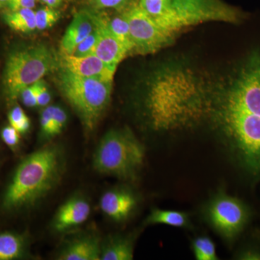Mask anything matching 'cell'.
Segmentation results:
<instances>
[{
  "instance_id": "cell-1",
  "label": "cell",
  "mask_w": 260,
  "mask_h": 260,
  "mask_svg": "<svg viewBox=\"0 0 260 260\" xmlns=\"http://www.w3.org/2000/svg\"><path fill=\"white\" fill-rule=\"evenodd\" d=\"M64 154L57 145H49L34 152L17 167L3 197V208L17 210L34 205L61 180Z\"/></svg>"
},
{
  "instance_id": "cell-2",
  "label": "cell",
  "mask_w": 260,
  "mask_h": 260,
  "mask_svg": "<svg viewBox=\"0 0 260 260\" xmlns=\"http://www.w3.org/2000/svg\"><path fill=\"white\" fill-rule=\"evenodd\" d=\"M55 83L87 132H92L111 102L113 81L84 78L58 68Z\"/></svg>"
},
{
  "instance_id": "cell-3",
  "label": "cell",
  "mask_w": 260,
  "mask_h": 260,
  "mask_svg": "<svg viewBox=\"0 0 260 260\" xmlns=\"http://www.w3.org/2000/svg\"><path fill=\"white\" fill-rule=\"evenodd\" d=\"M59 68L58 54L44 44H32L12 49L5 62L3 86L5 96L16 100L22 90Z\"/></svg>"
},
{
  "instance_id": "cell-4",
  "label": "cell",
  "mask_w": 260,
  "mask_h": 260,
  "mask_svg": "<svg viewBox=\"0 0 260 260\" xmlns=\"http://www.w3.org/2000/svg\"><path fill=\"white\" fill-rule=\"evenodd\" d=\"M144 146L127 128L109 130L93 155V167L104 175L134 180L144 164Z\"/></svg>"
},
{
  "instance_id": "cell-5",
  "label": "cell",
  "mask_w": 260,
  "mask_h": 260,
  "mask_svg": "<svg viewBox=\"0 0 260 260\" xmlns=\"http://www.w3.org/2000/svg\"><path fill=\"white\" fill-rule=\"evenodd\" d=\"M237 10L218 0H171L164 16L155 20L161 28L175 37L176 32L191 25L208 21H240Z\"/></svg>"
},
{
  "instance_id": "cell-6",
  "label": "cell",
  "mask_w": 260,
  "mask_h": 260,
  "mask_svg": "<svg viewBox=\"0 0 260 260\" xmlns=\"http://www.w3.org/2000/svg\"><path fill=\"white\" fill-rule=\"evenodd\" d=\"M219 116L225 133L243 158L251 167H259L260 116L221 107Z\"/></svg>"
},
{
  "instance_id": "cell-7",
  "label": "cell",
  "mask_w": 260,
  "mask_h": 260,
  "mask_svg": "<svg viewBox=\"0 0 260 260\" xmlns=\"http://www.w3.org/2000/svg\"><path fill=\"white\" fill-rule=\"evenodd\" d=\"M221 107L260 116V53L255 52L238 70L222 98Z\"/></svg>"
},
{
  "instance_id": "cell-8",
  "label": "cell",
  "mask_w": 260,
  "mask_h": 260,
  "mask_svg": "<svg viewBox=\"0 0 260 260\" xmlns=\"http://www.w3.org/2000/svg\"><path fill=\"white\" fill-rule=\"evenodd\" d=\"M207 221L220 237L232 241L242 232L249 220V210L240 200L218 193L205 208Z\"/></svg>"
},
{
  "instance_id": "cell-9",
  "label": "cell",
  "mask_w": 260,
  "mask_h": 260,
  "mask_svg": "<svg viewBox=\"0 0 260 260\" xmlns=\"http://www.w3.org/2000/svg\"><path fill=\"white\" fill-rule=\"evenodd\" d=\"M133 43V54H153L172 42L174 36L161 28L135 3L125 10Z\"/></svg>"
},
{
  "instance_id": "cell-10",
  "label": "cell",
  "mask_w": 260,
  "mask_h": 260,
  "mask_svg": "<svg viewBox=\"0 0 260 260\" xmlns=\"http://www.w3.org/2000/svg\"><path fill=\"white\" fill-rule=\"evenodd\" d=\"M59 68L84 78L102 80L114 79L116 70L108 67L95 54L78 57L72 54H58Z\"/></svg>"
},
{
  "instance_id": "cell-11",
  "label": "cell",
  "mask_w": 260,
  "mask_h": 260,
  "mask_svg": "<svg viewBox=\"0 0 260 260\" xmlns=\"http://www.w3.org/2000/svg\"><path fill=\"white\" fill-rule=\"evenodd\" d=\"M138 205V198L126 188H114L104 193L100 200L103 213L116 222L127 220Z\"/></svg>"
},
{
  "instance_id": "cell-12",
  "label": "cell",
  "mask_w": 260,
  "mask_h": 260,
  "mask_svg": "<svg viewBox=\"0 0 260 260\" xmlns=\"http://www.w3.org/2000/svg\"><path fill=\"white\" fill-rule=\"evenodd\" d=\"M90 205L83 197L77 195L67 200L58 209L52 220V228L64 232L81 225L88 220Z\"/></svg>"
},
{
  "instance_id": "cell-13",
  "label": "cell",
  "mask_w": 260,
  "mask_h": 260,
  "mask_svg": "<svg viewBox=\"0 0 260 260\" xmlns=\"http://www.w3.org/2000/svg\"><path fill=\"white\" fill-rule=\"evenodd\" d=\"M95 26L96 21L91 10L85 8L77 12L61 39L60 53L73 54L77 46L93 31Z\"/></svg>"
},
{
  "instance_id": "cell-14",
  "label": "cell",
  "mask_w": 260,
  "mask_h": 260,
  "mask_svg": "<svg viewBox=\"0 0 260 260\" xmlns=\"http://www.w3.org/2000/svg\"><path fill=\"white\" fill-rule=\"evenodd\" d=\"M95 15L99 28V38L94 54L101 60L112 69L116 70L118 65L129 54L122 43L108 30L107 27L101 21L95 11Z\"/></svg>"
},
{
  "instance_id": "cell-15",
  "label": "cell",
  "mask_w": 260,
  "mask_h": 260,
  "mask_svg": "<svg viewBox=\"0 0 260 260\" xmlns=\"http://www.w3.org/2000/svg\"><path fill=\"white\" fill-rule=\"evenodd\" d=\"M102 241L92 234L75 237L67 243L57 256L60 260H101Z\"/></svg>"
},
{
  "instance_id": "cell-16",
  "label": "cell",
  "mask_w": 260,
  "mask_h": 260,
  "mask_svg": "<svg viewBox=\"0 0 260 260\" xmlns=\"http://www.w3.org/2000/svg\"><path fill=\"white\" fill-rule=\"evenodd\" d=\"M125 10H114L112 13L109 10H101L95 12L101 21L104 24L113 35L122 43L129 54H133V46L130 38L129 25Z\"/></svg>"
},
{
  "instance_id": "cell-17",
  "label": "cell",
  "mask_w": 260,
  "mask_h": 260,
  "mask_svg": "<svg viewBox=\"0 0 260 260\" xmlns=\"http://www.w3.org/2000/svg\"><path fill=\"white\" fill-rule=\"evenodd\" d=\"M134 258L133 239L112 236L102 242L101 260H132Z\"/></svg>"
},
{
  "instance_id": "cell-18",
  "label": "cell",
  "mask_w": 260,
  "mask_h": 260,
  "mask_svg": "<svg viewBox=\"0 0 260 260\" xmlns=\"http://www.w3.org/2000/svg\"><path fill=\"white\" fill-rule=\"evenodd\" d=\"M3 19L5 24L14 31L30 34L37 30L36 12L32 9L8 10L5 12Z\"/></svg>"
},
{
  "instance_id": "cell-19",
  "label": "cell",
  "mask_w": 260,
  "mask_h": 260,
  "mask_svg": "<svg viewBox=\"0 0 260 260\" xmlns=\"http://www.w3.org/2000/svg\"><path fill=\"white\" fill-rule=\"evenodd\" d=\"M145 225H169L176 228H187L190 225L188 214L179 210H162L155 208L145 220Z\"/></svg>"
},
{
  "instance_id": "cell-20",
  "label": "cell",
  "mask_w": 260,
  "mask_h": 260,
  "mask_svg": "<svg viewBox=\"0 0 260 260\" xmlns=\"http://www.w3.org/2000/svg\"><path fill=\"white\" fill-rule=\"evenodd\" d=\"M25 248L23 236L10 232L0 234V260L18 259L23 255Z\"/></svg>"
},
{
  "instance_id": "cell-21",
  "label": "cell",
  "mask_w": 260,
  "mask_h": 260,
  "mask_svg": "<svg viewBox=\"0 0 260 260\" xmlns=\"http://www.w3.org/2000/svg\"><path fill=\"white\" fill-rule=\"evenodd\" d=\"M191 250L196 259H218L215 244L209 237H197L191 243Z\"/></svg>"
},
{
  "instance_id": "cell-22",
  "label": "cell",
  "mask_w": 260,
  "mask_h": 260,
  "mask_svg": "<svg viewBox=\"0 0 260 260\" xmlns=\"http://www.w3.org/2000/svg\"><path fill=\"white\" fill-rule=\"evenodd\" d=\"M135 0H84L86 8L95 11L101 10H125L132 5Z\"/></svg>"
},
{
  "instance_id": "cell-23",
  "label": "cell",
  "mask_w": 260,
  "mask_h": 260,
  "mask_svg": "<svg viewBox=\"0 0 260 260\" xmlns=\"http://www.w3.org/2000/svg\"><path fill=\"white\" fill-rule=\"evenodd\" d=\"M60 13L55 8H41L36 11V25L39 30H47L54 26L60 18Z\"/></svg>"
},
{
  "instance_id": "cell-24",
  "label": "cell",
  "mask_w": 260,
  "mask_h": 260,
  "mask_svg": "<svg viewBox=\"0 0 260 260\" xmlns=\"http://www.w3.org/2000/svg\"><path fill=\"white\" fill-rule=\"evenodd\" d=\"M170 4L171 0H140L139 3L140 8L155 20L167 13Z\"/></svg>"
},
{
  "instance_id": "cell-25",
  "label": "cell",
  "mask_w": 260,
  "mask_h": 260,
  "mask_svg": "<svg viewBox=\"0 0 260 260\" xmlns=\"http://www.w3.org/2000/svg\"><path fill=\"white\" fill-rule=\"evenodd\" d=\"M10 124L18 130L20 134L27 133L30 127V120L23 109L19 106L13 107L8 114Z\"/></svg>"
},
{
  "instance_id": "cell-26",
  "label": "cell",
  "mask_w": 260,
  "mask_h": 260,
  "mask_svg": "<svg viewBox=\"0 0 260 260\" xmlns=\"http://www.w3.org/2000/svg\"><path fill=\"white\" fill-rule=\"evenodd\" d=\"M95 21H96V20H95ZM99 28L96 22V26H95V28L94 29L93 31L92 32L86 39H84L83 42L77 46L75 50L73 51L72 55L78 56V57H83V56L93 54L95 47H96L98 40H99Z\"/></svg>"
},
{
  "instance_id": "cell-27",
  "label": "cell",
  "mask_w": 260,
  "mask_h": 260,
  "mask_svg": "<svg viewBox=\"0 0 260 260\" xmlns=\"http://www.w3.org/2000/svg\"><path fill=\"white\" fill-rule=\"evenodd\" d=\"M53 114L54 106H47L44 108L41 114V135L44 139H50L53 138Z\"/></svg>"
},
{
  "instance_id": "cell-28",
  "label": "cell",
  "mask_w": 260,
  "mask_h": 260,
  "mask_svg": "<svg viewBox=\"0 0 260 260\" xmlns=\"http://www.w3.org/2000/svg\"><path fill=\"white\" fill-rule=\"evenodd\" d=\"M68 115L64 109L58 106H54V114H53L52 136L59 135L66 125Z\"/></svg>"
},
{
  "instance_id": "cell-29",
  "label": "cell",
  "mask_w": 260,
  "mask_h": 260,
  "mask_svg": "<svg viewBox=\"0 0 260 260\" xmlns=\"http://www.w3.org/2000/svg\"><path fill=\"white\" fill-rule=\"evenodd\" d=\"M20 135L18 130L13 126H5L1 131V138L3 142L10 148H16L20 142Z\"/></svg>"
},
{
  "instance_id": "cell-30",
  "label": "cell",
  "mask_w": 260,
  "mask_h": 260,
  "mask_svg": "<svg viewBox=\"0 0 260 260\" xmlns=\"http://www.w3.org/2000/svg\"><path fill=\"white\" fill-rule=\"evenodd\" d=\"M37 88L38 107H46L51 102V96L47 84L44 80H39L35 83Z\"/></svg>"
},
{
  "instance_id": "cell-31",
  "label": "cell",
  "mask_w": 260,
  "mask_h": 260,
  "mask_svg": "<svg viewBox=\"0 0 260 260\" xmlns=\"http://www.w3.org/2000/svg\"><path fill=\"white\" fill-rule=\"evenodd\" d=\"M22 102L25 107L32 108L38 107L37 88L35 83L26 87L20 94Z\"/></svg>"
},
{
  "instance_id": "cell-32",
  "label": "cell",
  "mask_w": 260,
  "mask_h": 260,
  "mask_svg": "<svg viewBox=\"0 0 260 260\" xmlns=\"http://www.w3.org/2000/svg\"><path fill=\"white\" fill-rule=\"evenodd\" d=\"M37 0H9L8 7L10 10H18L29 8L32 9L37 5Z\"/></svg>"
},
{
  "instance_id": "cell-33",
  "label": "cell",
  "mask_w": 260,
  "mask_h": 260,
  "mask_svg": "<svg viewBox=\"0 0 260 260\" xmlns=\"http://www.w3.org/2000/svg\"><path fill=\"white\" fill-rule=\"evenodd\" d=\"M239 259L244 260H260V252L254 250L245 251L239 255Z\"/></svg>"
},
{
  "instance_id": "cell-34",
  "label": "cell",
  "mask_w": 260,
  "mask_h": 260,
  "mask_svg": "<svg viewBox=\"0 0 260 260\" xmlns=\"http://www.w3.org/2000/svg\"><path fill=\"white\" fill-rule=\"evenodd\" d=\"M39 1H40L42 4L45 5L46 6L56 9V8L60 6L61 3H62L63 0H39Z\"/></svg>"
},
{
  "instance_id": "cell-35",
  "label": "cell",
  "mask_w": 260,
  "mask_h": 260,
  "mask_svg": "<svg viewBox=\"0 0 260 260\" xmlns=\"http://www.w3.org/2000/svg\"><path fill=\"white\" fill-rule=\"evenodd\" d=\"M9 0H0V9H3L5 7L8 6Z\"/></svg>"
}]
</instances>
